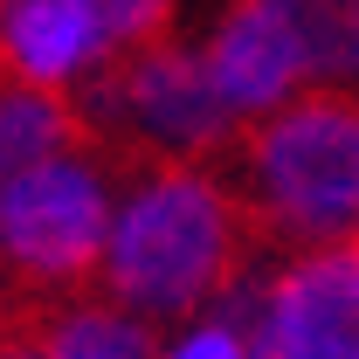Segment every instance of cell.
Wrapping results in <instances>:
<instances>
[{
	"label": "cell",
	"instance_id": "cell-1",
	"mask_svg": "<svg viewBox=\"0 0 359 359\" xmlns=\"http://www.w3.org/2000/svg\"><path fill=\"white\" fill-rule=\"evenodd\" d=\"M242 263V208L215 173L194 166H159V173L125 201L104 249V283L111 297L138 318H180L215 304L235 283Z\"/></svg>",
	"mask_w": 359,
	"mask_h": 359
},
{
	"label": "cell",
	"instance_id": "cell-2",
	"mask_svg": "<svg viewBox=\"0 0 359 359\" xmlns=\"http://www.w3.org/2000/svg\"><path fill=\"white\" fill-rule=\"evenodd\" d=\"M242 187L276 235H359V97L318 90L256 118Z\"/></svg>",
	"mask_w": 359,
	"mask_h": 359
},
{
	"label": "cell",
	"instance_id": "cell-3",
	"mask_svg": "<svg viewBox=\"0 0 359 359\" xmlns=\"http://www.w3.org/2000/svg\"><path fill=\"white\" fill-rule=\"evenodd\" d=\"M83 111L97 125H118L125 145H145V152H159L173 166H194L201 152L228 145V132H235V104L222 97L208 55L180 48L173 35L104 62Z\"/></svg>",
	"mask_w": 359,
	"mask_h": 359
},
{
	"label": "cell",
	"instance_id": "cell-4",
	"mask_svg": "<svg viewBox=\"0 0 359 359\" xmlns=\"http://www.w3.org/2000/svg\"><path fill=\"white\" fill-rule=\"evenodd\" d=\"M111 249V208L90 159H42L0 194V256L28 283H76Z\"/></svg>",
	"mask_w": 359,
	"mask_h": 359
},
{
	"label": "cell",
	"instance_id": "cell-5",
	"mask_svg": "<svg viewBox=\"0 0 359 359\" xmlns=\"http://www.w3.org/2000/svg\"><path fill=\"white\" fill-rule=\"evenodd\" d=\"M249 359H359V235H339L256 297Z\"/></svg>",
	"mask_w": 359,
	"mask_h": 359
},
{
	"label": "cell",
	"instance_id": "cell-6",
	"mask_svg": "<svg viewBox=\"0 0 359 359\" xmlns=\"http://www.w3.org/2000/svg\"><path fill=\"white\" fill-rule=\"evenodd\" d=\"M208 69H215L222 97L235 104V118L283 111L297 76H311L304 69V48H297V35H290V21H283L276 0H235L228 7V21L208 42Z\"/></svg>",
	"mask_w": 359,
	"mask_h": 359
},
{
	"label": "cell",
	"instance_id": "cell-7",
	"mask_svg": "<svg viewBox=\"0 0 359 359\" xmlns=\"http://www.w3.org/2000/svg\"><path fill=\"white\" fill-rule=\"evenodd\" d=\"M104 55H111L104 28L83 0H7V14H0V76H14V83L62 90Z\"/></svg>",
	"mask_w": 359,
	"mask_h": 359
},
{
	"label": "cell",
	"instance_id": "cell-8",
	"mask_svg": "<svg viewBox=\"0 0 359 359\" xmlns=\"http://www.w3.org/2000/svg\"><path fill=\"white\" fill-rule=\"evenodd\" d=\"M90 138H97V118L83 104H69L62 90L0 76V194L21 173H35L42 159H62V152H76Z\"/></svg>",
	"mask_w": 359,
	"mask_h": 359
},
{
	"label": "cell",
	"instance_id": "cell-9",
	"mask_svg": "<svg viewBox=\"0 0 359 359\" xmlns=\"http://www.w3.org/2000/svg\"><path fill=\"white\" fill-rule=\"evenodd\" d=\"M318 83H359V0H276Z\"/></svg>",
	"mask_w": 359,
	"mask_h": 359
},
{
	"label": "cell",
	"instance_id": "cell-10",
	"mask_svg": "<svg viewBox=\"0 0 359 359\" xmlns=\"http://www.w3.org/2000/svg\"><path fill=\"white\" fill-rule=\"evenodd\" d=\"M48 353L55 359H166L159 339L145 332V318L111 311V304H76V311L48 318Z\"/></svg>",
	"mask_w": 359,
	"mask_h": 359
},
{
	"label": "cell",
	"instance_id": "cell-11",
	"mask_svg": "<svg viewBox=\"0 0 359 359\" xmlns=\"http://www.w3.org/2000/svg\"><path fill=\"white\" fill-rule=\"evenodd\" d=\"M104 28V48L125 55V48H145L173 28V0H83Z\"/></svg>",
	"mask_w": 359,
	"mask_h": 359
},
{
	"label": "cell",
	"instance_id": "cell-12",
	"mask_svg": "<svg viewBox=\"0 0 359 359\" xmlns=\"http://www.w3.org/2000/svg\"><path fill=\"white\" fill-rule=\"evenodd\" d=\"M166 359H249V346H242V332H235L228 318H201Z\"/></svg>",
	"mask_w": 359,
	"mask_h": 359
},
{
	"label": "cell",
	"instance_id": "cell-13",
	"mask_svg": "<svg viewBox=\"0 0 359 359\" xmlns=\"http://www.w3.org/2000/svg\"><path fill=\"white\" fill-rule=\"evenodd\" d=\"M0 359H55V353H28V346H7Z\"/></svg>",
	"mask_w": 359,
	"mask_h": 359
}]
</instances>
